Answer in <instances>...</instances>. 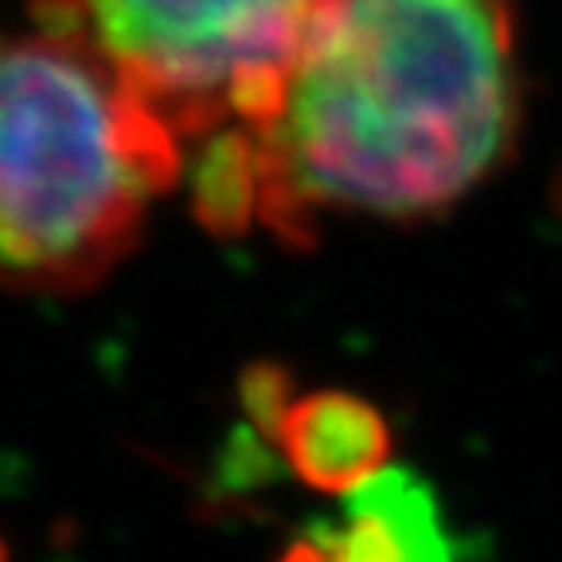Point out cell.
<instances>
[{"instance_id": "cell-1", "label": "cell", "mask_w": 562, "mask_h": 562, "mask_svg": "<svg viewBox=\"0 0 562 562\" xmlns=\"http://www.w3.org/2000/svg\"><path fill=\"white\" fill-rule=\"evenodd\" d=\"M508 0H336L262 130L243 133L258 227L313 246L325 215L422 220L508 153Z\"/></svg>"}, {"instance_id": "cell-2", "label": "cell", "mask_w": 562, "mask_h": 562, "mask_svg": "<svg viewBox=\"0 0 562 562\" xmlns=\"http://www.w3.org/2000/svg\"><path fill=\"white\" fill-rule=\"evenodd\" d=\"M184 145L122 87L82 27H0V281L79 293L140 238Z\"/></svg>"}, {"instance_id": "cell-3", "label": "cell", "mask_w": 562, "mask_h": 562, "mask_svg": "<svg viewBox=\"0 0 562 562\" xmlns=\"http://www.w3.org/2000/svg\"><path fill=\"white\" fill-rule=\"evenodd\" d=\"M336 0H79L82 32L176 140L262 130Z\"/></svg>"}, {"instance_id": "cell-4", "label": "cell", "mask_w": 562, "mask_h": 562, "mask_svg": "<svg viewBox=\"0 0 562 562\" xmlns=\"http://www.w3.org/2000/svg\"><path fill=\"white\" fill-rule=\"evenodd\" d=\"M313 536L333 562H453L434 488L414 469H379L344 492V516Z\"/></svg>"}, {"instance_id": "cell-5", "label": "cell", "mask_w": 562, "mask_h": 562, "mask_svg": "<svg viewBox=\"0 0 562 562\" xmlns=\"http://www.w3.org/2000/svg\"><path fill=\"white\" fill-rule=\"evenodd\" d=\"M278 449L301 484L325 496H344L386 465L391 426L371 398L325 386L293 398Z\"/></svg>"}, {"instance_id": "cell-6", "label": "cell", "mask_w": 562, "mask_h": 562, "mask_svg": "<svg viewBox=\"0 0 562 562\" xmlns=\"http://www.w3.org/2000/svg\"><path fill=\"white\" fill-rule=\"evenodd\" d=\"M238 403L246 411V422L262 434L266 441H278L281 422L293 406V375L273 360H258L238 379Z\"/></svg>"}, {"instance_id": "cell-7", "label": "cell", "mask_w": 562, "mask_h": 562, "mask_svg": "<svg viewBox=\"0 0 562 562\" xmlns=\"http://www.w3.org/2000/svg\"><path fill=\"white\" fill-rule=\"evenodd\" d=\"M278 562H333V559H328V547L321 539L308 536V539H293Z\"/></svg>"}, {"instance_id": "cell-8", "label": "cell", "mask_w": 562, "mask_h": 562, "mask_svg": "<svg viewBox=\"0 0 562 562\" xmlns=\"http://www.w3.org/2000/svg\"><path fill=\"white\" fill-rule=\"evenodd\" d=\"M0 562H9V547H4V539H0Z\"/></svg>"}]
</instances>
